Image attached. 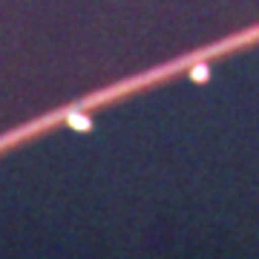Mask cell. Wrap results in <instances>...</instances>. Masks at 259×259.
<instances>
[{
	"label": "cell",
	"mask_w": 259,
	"mask_h": 259,
	"mask_svg": "<svg viewBox=\"0 0 259 259\" xmlns=\"http://www.w3.org/2000/svg\"><path fill=\"white\" fill-rule=\"evenodd\" d=\"M66 121H69V127L72 130H83V133H87V130H90V124H93V121H90V115H83V112H69V115H66Z\"/></svg>",
	"instance_id": "obj_1"
},
{
	"label": "cell",
	"mask_w": 259,
	"mask_h": 259,
	"mask_svg": "<svg viewBox=\"0 0 259 259\" xmlns=\"http://www.w3.org/2000/svg\"><path fill=\"white\" fill-rule=\"evenodd\" d=\"M193 78L196 81H204V78H207V66H202V64L193 66Z\"/></svg>",
	"instance_id": "obj_2"
}]
</instances>
